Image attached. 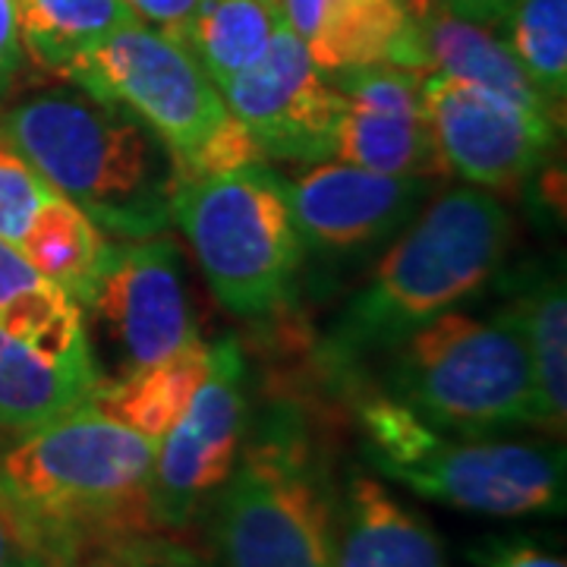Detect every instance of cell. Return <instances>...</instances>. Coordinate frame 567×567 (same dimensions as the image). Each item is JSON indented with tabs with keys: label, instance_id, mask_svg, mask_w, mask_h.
<instances>
[{
	"label": "cell",
	"instance_id": "20",
	"mask_svg": "<svg viewBox=\"0 0 567 567\" xmlns=\"http://www.w3.org/2000/svg\"><path fill=\"white\" fill-rule=\"evenodd\" d=\"M208 357L212 347L196 338L162 363L140 369L114 385L99 388L92 406L162 442L164 432L177 423V416L193 401L196 388L203 385Z\"/></svg>",
	"mask_w": 567,
	"mask_h": 567
},
{
	"label": "cell",
	"instance_id": "28",
	"mask_svg": "<svg viewBox=\"0 0 567 567\" xmlns=\"http://www.w3.org/2000/svg\"><path fill=\"white\" fill-rule=\"evenodd\" d=\"M133 7V13L140 22H152L155 32H162L167 39H183L186 25L193 20L199 0H126Z\"/></svg>",
	"mask_w": 567,
	"mask_h": 567
},
{
	"label": "cell",
	"instance_id": "24",
	"mask_svg": "<svg viewBox=\"0 0 567 567\" xmlns=\"http://www.w3.org/2000/svg\"><path fill=\"white\" fill-rule=\"evenodd\" d=\"M511 51L548 107L565 117L567 95V0H517L505 17Z\"/></svg>",
	"mask_w": 567,
	"mask_h": 567
},
{
	"label": "cell",
	"instance_id": "14",
	"mask_svg": "<svg viewBox=\"0 0 567 567\" xmlns=\"http://www.w3.org/2000/svg\"><path fill=\"white\" fill-rule=\"evenodd\" d=\"M429 189L432 181L425 177H391L357 164H319L287 186V199L300 244L350 252L382 244L413 221Z\"/></svg>",
	"mask_w": 567,
	"mask_h": 567
},
{
	"label": "cell",
	"instance_id": "35",
	"mask_svg": "<svg viewBox=\"0 0 567 567\" xmlns=\"http://www.w3.org/2000/svg\"><path fill=\"white\" fill-rule=\"evenodd\" d=\"M401 3H404V10L413 20H423L425 13H429L439 0H401Z\"/></svg>",
	"mask_w": 567,
	"mask_h": 567
},
{
	"label": "cell",
	"instance_id": "2",
	"mask_svg": "<svg viewBox=\"0 0 567 567\" xmlns=\"http://www.w3.org/2000/svg\"><path fill=\"white\" fill-rule=\"evenodd\" d=\"M0 133L107 237L145 240L167 230L181 167L121 104L41 95L10 107Z\"/></svg>",
	"mask_w": 567,
	"mask_h": 567
},
{
	"label": "cell",
	"instance_id": "9",
	"mask_svg": "<svg viewBox=\"0 0 567 567\" xmlns=\"http://www.w3.org/2000/svg\"><path fill=\"white\" fill-rule=\"evenodd\" d=\"M420 95L447 174L480 189H517L555 145L558 123L548 114L483 85L425 73Z\"/></svg>",
	"mask_w": 567,
	"mask_h": 567
},
{
	"label": "cell",
	"instance_id": "10",
	"mask_svg": "<svg viewBox=\"0 0 567 567\" xmlns=\"http://www.w3.org/2000/svg\"><path fill=\"white\" fill-rule=\"evenodd\" d=\"M394 483L457 511L533 517L565 511V451L533 442H445L413 464L388 470Z\"/></svg>",
	"mask_w": 567,
	"mask_h": 567
},
{
	"label": "cell",
	"instance_id": "23",
	"mask_svg": "<svg viewBox=\"0 0 567 567\" xmlns=\"http://www.w3.org/2000/svg\"><path fill=\"white\" fill-rule=\"evenodd\" d=\"M533 363V425L565 435L567 423V300L565 281L548 278L517 303Z\"/></svg>",
	"mask_w": 567,
	"mask_h": 567
},
{
	"label": "cell",
	"instance_id": "26",
	"mask_svg": "<svg viewBox=\"0 0 567 567\" xmlns=\"http://www.w3.org/2000/svg\"><path fill=\"white\" fill-rule=\"evenodd\" d=\"M54 196L39 171L0 133V237L20 246L39 208Z\"/></svg>",
	"mask_w": 567,
	"mask_h": 567
},
{
	"label": "cell",
	"instance_id": "17",
	"mask_svg": "<svg viewBox=\"0 0 567 567\" xmlns=\"http://www.w3.org/2000/svg\"><path fill=\"white\" fill-rule=\"evenodd\" d=\"M92 363L48 357L0 328V435H17L92 406L99 394Z\"/></svg>",
	"mask_w": 567,
	"mask_h": 567
},
{
	"label": "cell",
	"instance_id": "30",
	"mask_svg": "<svg viewBox=\"0 0 567 567\" xmlns=\"http://www.w3.org/2000/svg\"><path fill=\"white\" fill-rule=\"evenodd\" d=\"M22 41L17 22V0H0V99L10 89V80L20 66Z\"/></svg>",
	"mask_w": 567,
	"mask_h": 567
},
{
	"label": "cell",
	"instance_id": "32",
	"mask_svg": "<svg viewBox=\"0 0 567 567\" xmlns=\"http://www.w3.org/2000/svg\"><path fill=\"white\" fill-rule=\"evenodd\" d=\"M445 10L473 22H502L517 0H439Z\"/></svg>",
	"mask_w": 567,
	"mask_h": 567
},
{
	"label": "cell",
	"instance_id": "31",
	"mask_svg": "<svg viewBox=\"0 0 567 567\" xmlns=\"http://www.w3.org/2000/svg\"><path fill=\"white\" fill-rule=\"evenodd\" d=\"M486 567H567L565 558L548 555L543 548L517 543V546H495L486 555Z\"/></svg>",
	"mask_w": 567,
	"mask_h": 567
},
{
	"label": "cell",
	"instance_id": "11",
	"mask_svg": "<svg viewBox=\"0 0 567 567\" xmlns=\"http://www.w3.org/2000/svg\"><path fill=\"white\" fill-rule=\"evenodd\" d=\"M221 99L265 158L316 162L334 155L344 95L312 63L287 20L278 22L262 58L224 85Z\"/></svg>",
	"mask_w": 567,
	"mask_h": 567
},
{
	"label": "cell",
	"instance_id": "8",
	"mask_svg": "<svg viewBox=\"0 0 567 567\" xmlns=\"http://www.w3.org/2000/svg\"><path fill=\"white\" fill-rule=\"evenodd\" d=\"M76 306L89 347L102 344V388L196 341L177 249L162 234L107 244L102 268Z\"/></svg>",
	"mask_w": 567,
	"mask_h": 567
},
{
	"label": "cell",
	"instance_id": "6",
	"mask_svg": "<svg viewBox=\"0 0 567 567\" xmlns=\"http://www.w3.org/2000/svg\"><path fill=\"white\" fill-rule=\"evenodd\" d=\"M394 347V398L425 423L461 432L533 425V363L517 303L492 319L442 312Z\"/></svg>",
	"mask_w": 567,
	"mask_h": 567
},
{
	"label": "cell",
	"instance_id": "36",
	"mask_svg": "<svg viewBox=\"0 0 567 567\" xmlns=\"http://www.w3.org/2000/svg\"><path fill=\"white\" fill-rule=\"evenodd\" d=\"M268 3H275V7H281V0H268Z\"/></svg>",
	"mask_w": 567,
	"mask_h": 567
},
{
	"label": "cell",
	"instance_id": "1",
	"mask_svg": "<svg viewBox=\"0 0 567 567\" xmlns=\"http://www.w3.org/2000/svg\"><path fill=\"white\" fill-rule=\"evenodd\" d=\"M158 442L95 406L0 435V524L41 567L162 527Z\"/></svg>",
	"mask_w": 567,
	"mask_h": 567
},
{
	"label": "cell",
	"instance_id": "12",
	"mask_svg": "<svg viewBox=\"0 0 567 567\" xmlns=\"http://www.w3.org/2000/svg\"><path fill=\"white\" fill-rule=\"evenodd\" d=\"M246 432V363L237 341L212 347L208 372L177 423L164 432L152 495L164 529L183 524L208 492L227 483Z\"/></svg>",
	"mask_w": 567,
	"mask_h": 567
},
{
	"label": "cell",
	"instance_id": "25",
	"mask_svg": "<svg viewBox=\"0 0 567 567\" xmlns=\"http://www.w3.org/2000/svg\"><path fill=\"white\" fill-rule=\"evenodd\" d=\"M0 328L48 357L92 363L80 306L51 281H39L13 303L3 306Z\"/></svg>",
	"mask_w": 567,
	"mask_h": 567
},
{
	"label": "cell",
	"instance_id": "7",
	"mask_svg": "<svg viewBox=\"0 0 567 567\" xmlns=\"http://www.w3.org/2000/svg\"><path fill=\"white\" fill-rule=\"evenodd\" d=\"M95 102L121 104L174 152L177 167L193 162L221 130L230 111L199 61L177 39L133 22L66 70Z\"/></svg>",
	"mask_w": 567,
	"mask_h": 567
},
{
	"label": "cell",
	"instance_id": "19",
	"mask_svg": "<svg viewBox=\"0 0 567 567\" xmlns=\"http://www.w3.org/2000/svg\"><path fill=\"white\" fill-rule=\"evenodd\" d=\"M17 22L29 58L66 76L92 48L140 17L126 0H17Z\"/></svg>",
	"mask_w": 567,
	"mask_h": 567
},
{
	"label": "cell",
	"instance_id": "18",
	"mask_svg": "<svg viewBox=\"0 0 567 567\" xmlns=\"http://www.w3.org/2000/svg\"><path fill=\"white\" fill-rule=\"evenodd\" d=\"M416 22H420V35H423L425 58H429V73H445L454 80L492 89L511 102L543 111L561 126V117L548 107L539 89L524 73L511 44L495 39L483 22L464 20L445 10L442 3H435L423 20Z\"/></svg>",
	"mask_w": 567,
	"mask_h": 567
},
{
	"label": "cell",
	"instance_id": "33",
	"mask_svg": "<svg viewBox=\"0 0 567 567\" xmlns=\"http://www.w3.org/2000/svg\"><path fill=\"white\" fill-rule=\"evenodd\" d=\"M152 567H203V565H199V558H196L189 548L183 546L177 536H167V539L162 543V548L155 551Z\"/></svg>",
	"mask_w": 567,
	"mask_h": 567
},
{
	"label": "cell",
	"instance_id": "29",
	"mask_svg": "<svg viewBox=\"0 0 567 567\" xmlns=\"http://www.w3.org/2000/svg\"><path fill=\"white\" fill-rule=\"evenodd\" d=\"M39 281H44L39 271L32 268V262L22 256L20 246L7 244L0 237V309L10 306L20 293H25L29 287H35Z\"/></svg>",
	"mask_w": 567,
	"mask_h": 567
},
{
	"label": "cell",
	"instance_id": "5",
	"mask_svg": "<svg viewBox=\"0 0 567 567\" xmlns=\"http://www.w3.org/2000/svg\"><path fill=\"white\" fill-rule=\"evenodd\" d=\"M338 511L303 423L275 416L227 476L215 543L224 567H334Z\"/></svg>",
	"mask_w": 567,
	"mask_h": 567
},
{
	"label": "cell",
	"instance_id": "16",
	"mask_svg": "<svg viewBox=\"0 0 567 567\" xmlns=\"http://www.w3.org/2000/svg\"><path fill=\"white\" fill-rule=\"evenodd\" d=\"M334 567H447L442 539L379 480L353 473L338 527Z\"/></svg>",
	"mask_w": 567,
	"mask_h": 567
},
{
	"label": "cell",
	"instance_id": "21",
	"mask_svg": "<svg viewBox=\"0 0 567 567\" xmlns=\"http://www.w3.org/2000/svg\"><path fill=\"white\" fill-rule=\"evenodd\" d=\"M281 20L284 10L268 0H199L181 44L221 92L262 58Z\"/></svg>",
	"mask_w": 567,
	"mask_h": 567
},
{
	"label": "cell",
	"instance_id": "13",
	"mask_svg": "<svg viewBox=\"0 0 567 567\" xmlns=\"http://www.w3.org/2000/svg\"><path fill=\"white\" fill-rule=\"evenodd\" d=\"M328 80L344 95L334 140V155L344 164L391 177H451L425 121L423 73L372 63L328 73Z\"/></svg>",
	"mask_w": 567,
	"mask_h": 567
},
{
	"label": "cell",
	"instance_id": "34",
	"mask_svg": "<svg viewBox=\"0 0 567 567\" xmlns=\"http://www.w3.org/2000/svg\"><path fill=\"white\" fill-rule=\"evenodd\" d=\"M0 567H39V561L22 551V546L10 536V529L0 524Z\"/></svg>",
	"mask_w": 567,
	"mask_h": 567
},
{
	"label": "cell",
	"instance_id": "3",
	"mask_svg": "<svg viewBox=\"0 0 567 567\" xmlns=\"http://www.w3.org/2000/svg\"><path fill=\"white\" fill-rule=\"evenodd\" d=\"M511 244V215L488 189L461 186L423 212L382 256L334 328V360L394 347L492 278Z\"/></svg>",
	"mask_w": 567,
	"mask_h": 567
},
{
	"label": "cell",
	"instance_id": "15",
	"mask_svg": "<svg viewBox=\"0 0 567 567\" xmlns=\"http://www.w3.org/2000/svg\"><path fill=\"white\" fill-rule=\"evenodd\" d=\"M281 10L322 73L372 63L429 73L420 22L401 0H281Z\"/></svg>",
	"mask_w": 567,
	"mask_h": 567
},
{
	"label": "cell",
	"instance_id": "22",
	"mask_svg": "<svg viewBox=\"0 0 567 567\" xmlns=\"http://www.w3.org/2000/svg\"><path fill=\"white\" fill-rule=\"evenodd\" d=\"M20 249L44 281L80 303L102 268L107 240L76 205L54 193L32 218Z\"/></svg>",
	"mask_w": 567,
	"mask_h": 567
},
{
	"label": "cell",
	"instance_id": "27",
	"mask_svg": "<svg viewBox=\"0 0 567 567\" xmlns=\"http://www.w3.org/2000/svg\"><path fill=\"white\" fill-rule=\"evenodd\" d=\"M167 536H177V533H155V536H142V539H130V543L95 548V551H85L61 567H152V558Z\"/></svg>",
	"mask_w": 567,
	"mask_h": 567
},
{
	"label": "cell",
	"instance_id": "4",
	"mask_svg": "<svg viewBox=\"0 0 567 567\" xmlns=\"http://www.w3.org/2000/svg\"><path fill=\"white\" fill-rule=\"evenodd\" d=\"M171 218L181 224L215 300L240 316H275L293 293L303 244L287 183L265 162L212 177H181Z\"/></svg>",
	"mask_w": 567,
	"mask_h": 567
}]
</instances>
